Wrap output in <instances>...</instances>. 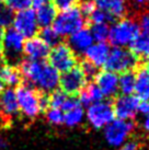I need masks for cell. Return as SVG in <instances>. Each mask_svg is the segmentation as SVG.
I'll list each match as a JSON object with an SVG mask.
<instances>
[{"label":"cell","mask_w":149,"mask_h":150,"mask_svg":"<svg viewBox=\"0 0 149 150\" xmlns=\"http://www.w3.org/2000/svg\"><path fill=\"white\" fill-rule=\"evenodd\" d=\"M139 34V26L135 19L122 18L110 28L109 40L115 47L125 48L132 45Z\"/></svg>","instance_id":"7a4b0ae2"},{"label":"cell","mask_w":149,"mask_h":150,"mask_svg":"<svg viewBox=\"0 0 149 150\" xmlns=\"http://www.w3.org/2000/svg\"><path fill=\"white\" fill-rule=\"evenodd\" d=\"M20 65L21 76L30 87L37 88L42 93L46 94L54 92L59 87L60 75L50 64L26 59Z\"/></svg>","instance_id":"6da1fadb"},{"label":"cell","mask_w":149,"mask_h":150,"mask_svg":"<svg viewBox=\"0 0 149 150\" xmlns=\"http://www.w3.org/2000/svg\"><path fill=\"white\" fill-rule=\"evenodd\" d=\"M34 1H35V0H32V2H34Z\"/></svg>","instance_id":"f6af8a7d"},{"label":"cell","mask_w":149,"mask_h":150,"mask_svg":"<svg viewBox=\"0 0 149 150\" xmlns=\"http://www.w3.org/2000/svg\"><path fill=\"white\" fill-rule=\"evenodd\" d=\"M4 60V57H2V47H1V42H0V63Z\"/></svg>","instance_id":"ee69618b"},{"label":"cell","mask_w":149,"mask_h":150,"mask_svg":"<svg viewBox=\"0 0 149 150\" xmlns=\"http://www.w3.org/2000/svg\"><path fill=\"white\" fill-rule=\"evenodd\" d=\"M136 75L133 71H126L118 76V91L123 96H129L134 93Z\"/></svg>","instance_id":"cb8c5ba5"},{"label":"cell","mask_w":149,"mask_h":150,"mask_svg":"<svg viewBox=\"0 0 149 150\" xmlns=\"http://www.w3.org/2000/svg\"><path fill=\"white\" fill-rule=\"evenodd\" d=\"M0 1H1V0H0Z\"/></svg>","instance_id":"bcb514c9"},{"label":"cell","mask_w":149,"mask_h":150,"mask_svg":"<svg viewBox=\"0 0 149 150\" xmlns=\"http://www.w3.org/2000/svg\"><path fill=\"white\" fill-rule=\"evenodd\" d=\"M139 103L140 101L136 96H118L112 104L114 115L118 120L133 121V118H135L138 113Z\"/></svg>","instance_id":"7c38bea8"},{"label":"cell","mask_w":149,"mask_h":150,"mask_svg":"<svg viewBox=\"0 0 149 150\" xmlns=\"http://www.w3.org/2000/svg\"><path fill=\"white\" fill-rule=\"evenodd\" d=\"M95 7L105 11L112 19L125 18L128 10L126 0H95Z\"/></svg>","instance_id":"2e32d148"},{"label":"cell","mask_w":149,"mask_h":150,"mask_svg":"<svg viewBox=\"0 0 149 150\" xmlns=\"http://www.w3.org/2000/svg\"><path fill=\"white\" fill-rule=\"evenodd\" d=\"M81 70H82L83 75L86 77V79L89 80V79H94L95 76L98 75V67H95L94 65H92L91 63H89V62H83L82 65H81Z\"/></svg>","instance_id":"836d02e7"},{"label":"cell","mask_w":149,"mask_h":150,"mask_svg":"<svg viewBox=\"0 0 149 150\" xmlns=\"http://www.w3.org/2000/svg\"><path fill=\"white\" fill-rule=\"evenodd\" d=\"M67 98H68V94H66L65 92H62V90H55L54 92L50 93V96H48L50 108H59L60 110V108L65 103Z\"/></svg>","instance_id":"f546056e"},{"label":"cell","mask_w":149,"mask_h":150,"mask_svg":"<svg viewBox=\"0 0 149 150\" xmlns=\"http://www.w3.org/2000/svg\"><path fill=\"white\" fill-rule=\"evenodd\" d=\"M84 17L79 8L72 7L62 10L53 22V29L59 36H70L71 34L84 28Z\"/></svg>","instance_id":"277c9868"},{"label":"cell","mask_w":149,"mask_h":150,"mask_svg":"<svg viewBox=\"0 0 149 150\" xmlns=\"http://www.w3.org/2000/svg\"><path fill=\"white\" fill-rule=\"evenodd\" d=\"M13 29L26 38H34L38 33V23L33 9H25L13 16Z\"/></svg>","instance_id":"30bf717a"},{"label":"cell","mask_w":149,"mask_h":150,"mask_svg":"<svg viewBox=\"0 0 149 150\" xmlns=\"http://www.w3.org/2000/svg\"><path fill=\"white\" fill-rule=\"evenodd\" d=\"M89 18H90L92 24H108L111 20H113L105 11L98 9L96 7H95L94 11L89 16Z\"/></svg>","instance_id":"4dcf8cb0"},{"label":"cell","mask_w":149,"mask_h":150,"mask_svg":"<svg viewBox=\"0 0 149 150\" xmlns=\"http://www.w3.org/2000/svg\"><path fill=\"white\" fill-rule=\"evenodd\" d=\"M6 146H7V142H6V140H4V138L0 135V150L4 149Z\"/></svg>","instance_id":"60d3db41"},{"label":"cell","mask_w":149,"mask_h":150,"mask_svg":"<svg viewBox=\"0 0 149 150\" xmlns=\"http://www.w3.org/2000/svg\"><path fill=\"white\" fill-rule=\"evenodd\" d=\"M86 116L88 123L94 129L104 128L115 118L112 103L103 100L88 106Z\"/></svg>","instance_id":"ba28073f"},{"label":"cell","mask_w":149,"mask_h":150,"mask_svg":"<svg viewBox=\"0 0 149 150\" xmlns=\"http://www.w3.org/2000/svg\"><path fill=\"white\" fill-rule=\"evenodd\" d=\"M138 113H141L146 117L149 116V101H141L138 106Z\"/></svg>","instance_id":"74e56055"},{"label":"cell","mask_w":149,"mask_h":150,"mask_svg":"<svg viewBox=\"0 0 149 150\" xmlns=\"http://www.w3.org/2000/svg\"><path fill=\"white\" fill-rule=\"evenodd\" d=\"M0 76L4 80V84L11 89L14 87H19L22 82V76L17 67L9 66V65L0 67Z\"/></svg>","instance_id":"7402d4cb"},{"label":"cell","mask_w":149,"mask_h":150,"mask_svg":"<svg viewBox=\"0 0 149 150\" xmlns=\"http://www.w3.org/2000/svg\"><path fill=\"white\" fill-rule=\"evenodd\" d=\"M95 84L102 96L106 98L115 96L118 92V75L109 70L98 72L95 76Z\"/></svg>","instance_id":"4fadbf2b"},{"label":"cell","mask_w":149,"mask_h":150,"mask_svg":"<svg viewBox=\"0 0 149 150\" xmlns=\"http://www.w3.org/2000/svg\"><path fill=\"white\" fill-rule=\"evenodd\" d=\"M140 149V142L137 140H129L125 142L122 146L120 147L118 150H139Z\"/></svg>","instance_id":"8d00e7d4"},{"label":"cell","mask_w":149,"mask_h":150,"mask_svg":"<svg viewBox=\"0 0 149 150\" xmlns=\"http://www.w3.org/2000/svg\"><path fill=\"white\" fill-rule=\"evenodd\" d=\"M137 23H138L139 32L141 33V35L149 38V11H145L141 13Z\"/></svg>","instance_id":"d6a6232c"},{"label":"cell","mask_w":149,"mask_h":150,"mask_svg":"<svg viewBox=\"0 0 149 150\" xmlns=\"http://www.w3.org/2000/svg\"><path fill=\"white\" fill-rule=\"evenodd\" d=\"M4 88H6V84H4V80H2V78H1V76H0V93L4 91Z\"/></svg>","instance_id":"b9f144b4"},{"label":"cell","mask_w":149,"mask_h":150,"mask_svg":"<svg viewBox=\"0 0 149 150\" xmlns=\"http://www.w3.org/2000/svg\"><path fill=\"white\" fill-rule=\"evenodd\" d=\"M35 14H36V20L38 23V26L42 28H47L50 26L54 22L55 18L57 16L56 8L50 1H47L45 4H41L35 8Z\"/></svg>","instance_id":"d6986e66"},{"label":"cell","mask_w":149,"mask_h":150,"mask_svg":"<svg viewBox=\"0 0 149 150\" xmlns=\"http://www.w3.org/2000/svg\"><path fill=\"white\" fill-rule=\"evenodd\" d=\"M110 46L106 43H93L84 53L86 60L95 67L104 66L110 54Z\"/></svg>","instance_id":"e0dca14e"},{"label":"cell","mask_w":149,"mask_h":150,"mask_svg":"<svg viewBox=\"0 0 149 150\" xmlns=\"http://www.w3.org/2000/svg\"><path fill=\"white\" fill-rule=\"evenodd\" d=\"M50 2L56 9H59L62 11V10H67V9L74 7V4L78 2V0H50Z\"/></svg>","instance_id":"e575fe53"},{"label":"cell","mask_w":149,"mask_h":150,"mask_svg":"<svg viewBox=\"0 0 149 150\" xmlns=\"http://www.w3.org/2000/svg\"><path fill=\"white\" fill-rule=\"evenodd\" d=\"M131 1L136 7H145V6L149 4V0H131Z\"/></svg>","instance_id":"f35d334b"},{"label":"cell","mask_w":149,"mask_h":150,"mask_svg":"<svg viewBox=\"0 0 149 150\" xmlns=\"http://www.w3.org/2000/svg\"><path fill=\"white\" fill-rule=\"evenodd\" d=\"M143 128L145 130L146 133L149 134V116H147L144 121V124H143Z\"/></svg>","instance_id":"ab89813d"},{"label":"cell","mask_w":149,"mask_h":150,"mask_svg":"<svg viewBox=\"0 0 149 150\" xmlns=\"http://www.w3.org/2000/svg\"><path fill=\"white\" fill-rule=\"evenodd\" d=\"M48 59L50 66L62 74L72 69L77 64L76 54L65 43H58L55 45L50 50Z\"/></svg>","instance_id":"9c48e42d"},{"label":"cell","mask_w":149,"mask_h":150,"mask_svg":"<svg viewBox=\"0 0 149 150\" xmlns=\"http://www.w3.org/2000/svg\"><path fill=\"white\" fill-rule=\"evenodd\" d=\"M87 84V79L80 67H74L64 72L59 78V87L62 92L68 96L79 94Z\"/></svg>","instance_id":"8fae6325"},{"label":"cell","mask_w":149,"mask_h":150,"mask_svg":"<svg viewBox=\"0 0 149 150\" xmlns=\"http://www.w3.org/2000/svg\"><path fill=\"white\" fill-rule=\"evenodd\" d=\"M59 35H58L56 32L54 31L53 28L50 26H47V28H43L42 31L40 32V38H41L43 42L45 43L46 45L53 46L54 47L55 45H57L59 42Z\"/></svg>","instance_id":"83f0119b"},{"label":"cell","mask_w":149,"mask_h":150,"mask_svg":"<svg viewBox=\"0 0 149 150\" xmlns=\"http://www.w3.org/2000/svg\"><path fill=\"white\" fill-rule=\"evenodd\" d=\"M0 111L7 116H16L19 114V105H18L16 90L11 88L4 89L0 93Z\"/></svg>","instance_id":"ac0fdd59"},{"label":"cell","mask_w":149,"mask_h":150,"mask_svg":"<svg viewBox=\"0 0 149 150\" xmlns=\"http://www.w3.org/2000/svg\"><path fill=\"white\" fill-rule=\"evenodd\" d=\"M134 92L140 102L149 101V72L146 69H140L137 72Z\"/></svg>","instance_id":"44dd1931"},{"label":"cell","mask_w":149,"mask_h":150,"mask_svg":"<svg viewBox=\"0 0 149 150\" xmlns=\"http://www.w3.org/2000/svg\"><path fill=\"white\" fill-rule=\"evenodd\" d=\"M135 129L133 121H124L114 118L104 127V138L110 146L117 148L124 144Z\"/></svg>","instance_id":"52a82bcc"},{"label":"cell","mask_w":149,"mask_h":150,"mask_svg":"<svg viewBox=\"0 0 149 150\" xmlns=\"http://www.w3.org/2000/svg\"><path fill=\"white\" fill-rule=\"evenodd\" d=\"M84 118V108L78 105L64 113V125L67 127H77L82 123Z\"/></svg>","instance_id":"603a6c76"},{"label":"cell","mask_w":149,"mask_h":150,"mask_svg":"<svg viewBox=\"0 0 149 150\" xmlns=\"http://www.w3.org/2000/svg\"><path fill=\"white\" fill-rule=\"evenodd\" d=\"M104 96H102L99 88L96 87L95 83H89L86 84V87L79 93L78 101L81 104L82 108H88L95 102H100L103 100Z\"/></svg>","instance_id":"ffe728a7"},{"label":"cell","mask_w":149,"mask_h":150,"mask_svg":"<svg viewBox=\"0 0 149 150\" xmlns=\"http://www.w3.org/2000/svg\"><path fill=\"white\" fill-rule=\"evenodd\" d=\"M132 47V52L136 56H140V57H149V38L139 34L138 38L133 42L131 45Z\"/></svg>","instance_id":"d4e9b609"},{"label":"cell","mask_w":149,"mask_h":150,"mask_svg":"<svg viewBox=\"0 0 149 150\" xmlns=\"http://www.w3.org/2000/svg\"><path fill=\"white\" fill-rule=\"evenodd\" d=\"M50 46L46 45L40 38H31L24 41L23 45V55L26 56L29 60L44 62L50 54Z\"/></svg>","instance_id":"5bb4252c"},{"label":"cell","mask_w":149,"mask_h":150,"mask_svg":"<svg viewBox=\"0 0 149 150\" xmlns=\"http://www.w3.org/2000/svg\"><path fill=\"white\" fill-rule=\"evenodd\" d=\"M138 64V58L132 50L114 47L110 50L109 57L104 64L105 70L112 71L115 74H123L126 71H133Z\"/></svg>","instance_id":"5b68a950"},{"label":"cell","mask_w":149,"mask_h":150,"mask_svg":"<svg viewBox=\"0 0 149 150\" xmlns=\"http://www.w3.org/2000/svg\"><path fill=\"white\" fill-rule=\"evenodd\" d=\"M145 66H146V70L149 72V57H147V60H146V63H145Z\"/></svg>","instance_id":"7bdbcfd3"},{"label":"cell","mask_w":149,"mask_h":150,"mask_svg":"<svg viewBox=\"0 0 149 150\" xmlns=\"http://www.w3.org/2000/svg\"><path fill=\"white\" fill-rule=\"evenodd\" d=\"M95 9V4L92 0H83L81 4H80V8L79 10L81 11V13L83 14V17H89Z\"/></svg>","instance_id":"d590c367"},{"label":"cell","mask_w":149,"mask_h":150,"mask_svg":"<svg viewBox=\"0 0 149 150\" xmlns=\"http://www.w3.org/2000/svg\"><path fill=\"white\" fill-rule=\"evenodd\" d=\"M13 21V11L0 1V38Z\"/></svg>","instance_id":"484cf974"},{"label":"cell","mask_w":149,"mask_h":150,"mask_svg":"<svg viewBox=\"0 0 149 150\" xmlns=\"http://www.w3.org/2000/svg\"><path fill=\"white\" fill-rule=\"evenodd\" d=\"M45 116L47 122L52 125L60 126L64 124V113L59 108H47L45 111Z\"/></svg>","instance_id":"f1b7e54d"},{"label":"cell","mask_w":149,"mask_h":150,"mask_svg":"<svg viewBox=\"0 0 149 150\" xmlns=\"http://www.w3.org/2000/svg\"><path fill=\"white\" fill-rule=\"evenodd\" d=\"M93 43L94 41H93L90 30L83 28V29L74 32V34H71L68 38L67 45L70 47V50L74 54L83 55Z\"/></svg>","instance_id":"9a60e30c"},{"label":"cell","mask_w":149,"mask_h":150,"mask_svg":"<svg viewBox=\"0 0 149 150\" xmlns=\"http://www.w3.org/2000/svg\"><path fill=\"white\" fill-rule=\"evenodd\" d=\"M19 111L28 118H35L41 113L40 93L29 84L19 86L16 90Z\"/></svg>","instance_id":"8992f818"},{"label":"cell","mask_w":149,"mask_h":150,"mask_svg":"<svg viewBox=\"0 0 149 150\" xmlns=\"http://www.w3.org/2000/svg\"><path fill=\"white\" fill-rule=\"evenodd\" d=\"M1 47H2V57L9 66L17 67L18 64L22 63L23 56V45L24 38L17 30L9 28L1 35Z\"/></svg>","instance_id":"3957f363"},{"label":"cell","mask_w":149,"mask_h":150,"mask_svg":"<svg viewBox=\"0 0 149 150\" xmlns=\"http://www.w3.org/2000/svg\"><path fill=\"white\" fill-rule=\"evenodd\" d=\"M90 32L93 41L96 43H105V41L109 38L110 26L109 24H93Z\"/></svg>","instance_id":"4316f807"},{"label":"cell","mask_w":149,"mask_h":150,"mask_svg":"<svg viewBox=\"0 0 149 150\" xmlns=\"http://www.w3.org/2000/svg\"><path fill=\"white\" fill-rule=\"evenodd\" d=\"M4 4L10 10L19 12L25 9H29L32 4V0H4Z\"/></svg>","instance_id":"1f68e13d"}]
</instances>
